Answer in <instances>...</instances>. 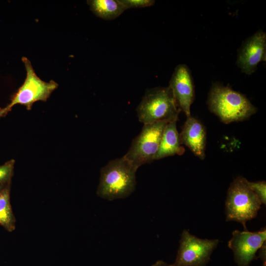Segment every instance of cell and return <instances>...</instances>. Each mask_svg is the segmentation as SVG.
<instances>
[{
    "mask_svg": "<svg viewBox=\"0 0 266 266\" xmlns=\"http://www.w3.org/2000/svg\"><path fill=\"white\" fill-rule=\"evenodd\" d=\"M207 102L210 111L225 124L247 120L257 111L244 95L217 82L210 88Z\"/></svg>",
    "mask_w": 266,
    "mask_h": 266,
    "instance_id": "obj_1",
    "label": "cell"
},
{
    "mask_svg": "<svg viewBox=\"0 0 266 266\" xmlns=\"http://www.w3.org/2000/svg\"><path fill=\"white\" fill-rule=\"evenodd\" d=\"M137 168L124 156L109 161L100 170L97 195L109 200L129 196L135 189Z\"/></svg>",
    "mask_w": 266,
    "mask_h": 266,
    "instance_id": "obj_2",
    "label": "cell"
},
{
    "mask_svg": "<svg viewBox=\"0 0 266 266\" xmlns=\"http://www.w3.org/2000/svg\"><path fill=\"white\" fill-rule=\"evenodd\" d=\"M136 111L139 121L147 124L177 121L181 110L168 86L147 89Z\"/></svg>",
    "mask_w": 266,
    "mask_h": 266,
    "instance_id": "obj_3",
    "label": "cell"
},
{
    "mask_svg": "<svg viewBox=\"0 0 266 266\" xmlns=\"http://www.w3.org/2000/svg\"><path fill=\"white\" fill-rule=\"evenodd\" d=\"M261 202L251 190L248 181L242 176L230 185L226 201L227 221L241 223L246 229V223L257 216Z\"/></svg>",
    "mask_w": 266,
    "mask_h": 266,
    "instance_id": "obj_4",
    "label": "cell"
},
{
    "mask_svg": "<svg viewBox=\"0 0 266 266\" xmlns=\"http://www.w3.org/2000/svg\"><path fill=\"white\" fill-rule=\"evenodd\" d=\"M22 60L27 72L26 79L12 96L10 102L5 107L0 108V118L5 117L16 104L24 105L28 110H31L35 102L46 101L58 86L54 80L46 82L41 80L35 74L29 60L24 57Z\"/></svg>",
    "mask_w": 266,
    "mask_h": 266,
    "instance_id": "obj_5",
    "label": "cell"
},
{
    "mask_svg": "<svg viewBox=\"0 0 266 266\" xmlns=\"http://www.w3.org/2000/svg\"><path fill=\"white\" fill-rule=\"evenodd\" d=\"M167 123L159 122L144 124L141 132L133 139L124 156L137 168L152 162L155 160Z\"/></svg>",
    "mask_w": 266,
    "mask_h": 266,
    "instance_id": "obj_6",
    "label": "cell"
},
{
    "mask_svg": "<svg viewBox=\"0 0 266 266\" xmlns=\"http://www.w3.org/2000/svg\"><path fill=\"white\" fill-rule=\"evenodd\" d=\"M218 239L199 238L184 230L174 266H205L216 247Z\"/></svg>",
    "mask_w": 266,
    "mask_h": 266,
    "instance_id": "obj_7",
    "label": "cell"
},
{
    "mask_svg": "<svg viewBox=\"0 0 266 266\" xmlns=\"http://www.w3.org/2000/svg\"><path fill=\"white\" fill-rule=\"evenodd\" d=\"M266 239L265 228L257 232L235 230L228 246L233 251L235 261L239 266H249Z\"/></svg>",
    "mask_w": 266,
    "mask_h": 266,
    "instance_id": "obj_8",
    "label": "cell"
},
{
    "mask_svg": "<svg viewBox=\"0 0 266 266\" xmlns=\"http://www.w3.org/2000/svg\"><path fill=\"white\" fill-rule=\"evenodd\" d=\"M176 102L187 117L190 116L191 106L195 99V88L190 69L185 65L176 66L169 83Z\"/></svg>",
    "mask_w": 266,
    "mask_h": 266,
    "instance_id": "obj_9",
    "label": "cell"
},
{
    "mask_svg": "<svg viewBox=\"0 0 266 266\" xmlns=\"http://www.w3.org/2000/svg\"><path fill=\"white\" fill-rule=\"evenodd\" d=\"M266 34L261 30L246 39L238 50L236 63L241 71L250 75L261 61H266Z\"/></svg>",
    "mask_w": 266,
    "mask_h": 266,
    "instance_id": "obj_10",
    "label": "cell"
},
{
    "mask_svg": "<svg viewBox=\"0 0 266 266\" xmlns=\"http://www.w3.org/2000/svg\"><path fill=\"white\" fill-rule=\"evenodd\" d=\"M179 136L181 144L187 146L200 159H204L206 132L200 121L191 115L187 117Z\"/></svg>",
    "mask_w": 266,
    "mask_h": 266,
    "instance_id": "obj_11",
    "label": "cell"
},
{
    "mask_svg": "<svg viewBox=\"0 0 266 266\" xmlns=\"http://www.w3.org/2000/svg\"><path fill=\"white\" fill-rule=\"evenodd\" d=\"M176 122H169L166 125L155 160L175 155H181L184 153L185 149L181 146L177 130Z\"/></svg>",
    "mask_w": 266,
    "mask_h": 266,
    "instance_id": "obj_12",
    "label": "cell"
},
{
    "mask_svg": "<svg viewBox=\"0 0 266 266\" xmlns=\"http://www.w3.org/2000/svg\"><path fill=\"white\" fill-rule=\"evenodd\" d=\"M88 3L97 16L106 20L117 18L126 10L120 0H92Z\"/></svg>",
    "mask_w": 266,
    "mask_h": 266,
    "instance_id": "obj_13",
    "label": "cell"
},
{
    "mask_svg": "<svg viewBox=\"0 0 266 266\" xmlns=\"http://www.w3.org/2000/svg\"><path fill=\"white\" fill-rule=\"evenodd\" d=\"M10 183L0 193V225L9 232H13L16 228V219L10 200Z\"/></svg>",
    "mask_w": 266,
    "mask_h": 266,
    "instance_id": "obj_14",
    "label": "cell"
},
{
    "mask_svg": "<svg viewBox=\"0 0 266 266\" xmlns=\"http://www.w3.org/2000/svg\"><path fill=\"white\" fill-rule=\"evenodd\" d=\"M14 164V160H11L0 166V184H6L11 182L13 175Z\"/></svg>",
    "mask_w": 266,
    "mask_h": 266,
    "instance_id": "obj_15",
    "label": "cell"
},
{
    "mask_svg": "<svg viewBox=\"0 0 266 266\" xmlns=\"http://www.w3.org/2000/svg\"><path fill=\"white\" fill-rule=\"evenodd\" d=\"M248 184L251 190L257 195L262 203L266 204V183L265 181L249 182Z\"/></svg>",
    "mask_w": 266,
    "mask_h": 266,
    "instance_id": "obj_16",
    "label": "cell"
},
{
    "mask_svg": "<svg viewBox=\"0 0 266 266\" xmlns=\"http://www.w3.org/2000/svg\"><path fill=\"white\" fill-rule=\"evenodd\" d=\"M126 10L132 8H143L153 5L155 1L153 0H120Z\"/></svg>",
    "mask_w": 266,
    "mask_h": 266,
    "instance_id": "obj_17",
    "label": "cell"
},
{
    "mask_svg": "<svg viewBox=\"0 0 266 266\" xmlns=\"http://www.w3.org/2000/svg\"><path fill=\"white\" fill-rule=\"evenodd\" d=\"M151 266H174L173 264L168 265L163 261H158Z\"/></svg>",
    "mask_w": 266,
    "mask_h": 266,
    "instance_id": "obj_18",
    "label": "cell"
},
{
    "mask_svg": "<svg viewBox=\"0 0 266 266\" xmlns=\"http://www.w3.org/2000/svg\"><path fill=\"white\" fill-rule=\"evenodd\" d=\"M7 184H0V193L5 188V187L6 186Z\"/></svg>",
    "mask_w": 266,
    "mask_h": 266,
    "instance_id": "obj_19",
    "label": "cell"
}]
</instances>
